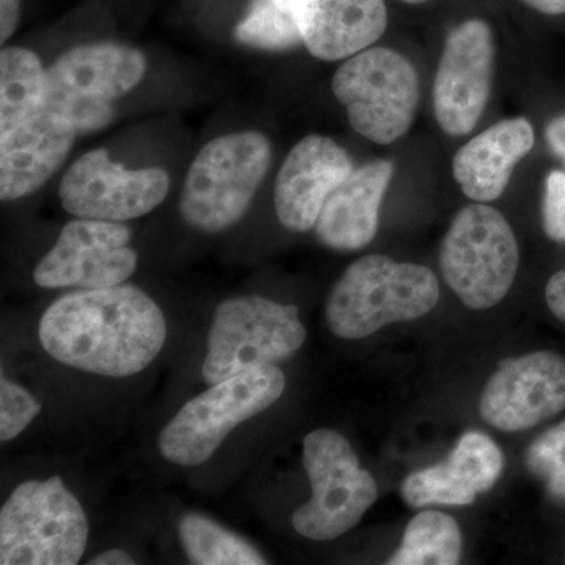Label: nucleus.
Wrapping results in <instances>:
<instances>
[{
  "label": "nucleus",
  "mask_w": 565,
  "mask_h": 565,
  "mask_svg": "<svg viewBox=\"0 0 565 565\" xmlns=\"http://www.w3.org/2000/svg\"><path fill=\"white\" fill-rule=\"evenodd\" d=\"M166 340L161 308L132 285L65 294L40 321L41 345L52 359L106 377L139 374Z\"/></svg>",
  "instance_id": "1"
},
{
  "label": "nucleus",
  "mask_w": 565,
  "mask_h": 565,
  "mask_svg": "<svg viewBox=\"0 0 565 565\" xmlns=\"http://www.w3.org/2000/svg\"><path fill=\"white\" fill-rule=\"evenodd\" d=\"M440 286L433 270L370 255L352 263L333 286L326 305L330 332L362 340L394 322L415 321L434 310Z\"/></svg>",
  "instance_id": "2"
},
{
  "label": "nucleus",
  "mask_w": 565,
  "mask_h": 565,
  "mask_svg": "<svg viewBox=\"0 0 565 565\" xmlns=\"http://www.w3.org/2000/svg\"><path fill=\"white\" fill-rule=\"evenodd\" d=\"M273 162V145L258 131L215 137L199 151L182 185V218L203 233H222L247 214Z\"/></svg>",
  "instance_id": "3"
},
{
  "label": "nucleus",
  "mask_w": 565,
  "mask_h": 565,
  "mask_svg": "<svg viewBox=\"0 0 565 565\" xmlns=\"http://www.w3.org/2000/svg\"><path fill=\"white\" fill-rule=\"evenodd\" d=\"M87 542L84 508L58 476L22 482L0 511L2 565H74Z\"/></svg>",
  "instance_id": "4"
},
{
  "label": "nucleus",
  "mask_w": 565,
  "mask_h": 565,
  "mask_svg": "<svg viewBox=\"0 0 565 565\" xmlns=\"http://www.w3.org/2000/svg\"><path fill=\"white\" fill-rule=\"evenodd\" d=\"M285 388V374L275 364L212 384L163 427L159 451L169 462L199 467L211 459L234 427L273 407Z\"/></svg>",
  "instance_id": "5"
},
{
  "label": "nucleus",
  "mask_w": 565,
  "mask_h": 565,
  "mask_svg": "<svg viewBox=\"0 0 565 565\" xmlns=\"http://www.w3.org/2000/svg\"><path fill=\"white\" fill-rule=\"evenodd\" d=\"M139 50L114 43L81 44L46 70L44 107L57 111L79 134L107 128L114 103L131 93L147 73Z\"/></svg>",
  "instance_id": "6"
},
{
  "label": "nucleus",
  "mask_w": 565,
  "mask_h": 565,
  "mask_svg": "<svg viewBox=\"0 0 565 565\" xmlns=\"http://www.w3.org/2000/svg\"><path fill=\"white\" fill-rule=\"evenodd\" d=\"M307 329L296 305H282L259 296L233 297L215 310L203 379L217 384L233 375L285 362L302 348Z\"/></svg>",
  "instance_id": "7"
},
{
  "label": "nucleus",
  "mask_w": 565,
  "mask_h": 565,
  "mask_svg": "<svg viewBox=\"0 0 565 565\" xmlns=\"http://www.w3.org/2000/svg\"><path fill=\"white\" fill-rule=\"evenodd\" d=\"M515 234L500 211L465 206L446 233L440 252L445 281L471 310H489L508 296L519 270Z\"/></svg>",
  "instance_id": "8"
},
{
  "label": "nucleus",
  "mask_w": 565,
  "mask_h": 565,
  "mask_svg": "<svg viewBox=\"0 0 565 565\" xmlns=\"http://www.w3.org/2000/svg\"><path fill=\"white\" fill-rule=\"evenodd\" d=\"M303 465L311 500L292 514L297 534L316 542L333 541L359 525L377 500V484L360 467L351 444L337 430L318 429L305 437Z\"/></svg>",
  "instance_id": "9"
},
{
  "label": "nucleus",
  "mask_w": 565,
  "mask_h": 565,
  "mask_svg": "<svg viewBox=\"0 0 565 565\" xmlns=\"http://www.w3.org/2000/svg\"><path fill=\"white\" fill-rule=\"evenodd\" d=\"M334 98L364 139L379 145L399 140L414 122L419 102L418 74L399 52L367 47L334 73Z\"/></svg>",
  "instance_id": "10"
},
{
  "label": "nucleus",
  "mask_w": 565,
  "mask_h": 565,
  "mask_svg": "<svg viewBox=\"0 0 565 565\" xmlns=\"http://www.w3.org/2000/svg\"><path fill=\"white\" fill-rule=\"evenodd\" d=\"M169 191L166 170H128L111 161L106 150H93L63 174L58 196L74 217L126 222L150 214Z\"/></svg>",
  "instance_id": "11"
},
{
  "label": "nucleus",
  "mask_w": 565,
  "mask_h": 565,
  "mask_svg": "<svg viewBox=\"0 0 565 565\" xmlns=\"http://www.w3.org/2000/svg\"><path fill=\"white\" fill-rule=\"evenodd\" d=\"M132 232L125 222L79 218L63 226L54 247L33 270L41 288L103 289L122 285L136 273Z\"/></svg>",
  "instance_id": "12"
},
{
  "label": "nucleus",
  "mask_w": 565,
  "mask_h": 565,
  "mask_svg": "<svg viewBox=\"0 0 565 565\" xmlns=\"http://www.w3.org/2000/svg\"><path fill=\"white\" fill-rule=\"evenodd\" d=\"M493 70L489 25L481 20L457 25L446 39L433 92L435 117L448 136L473 131L492 92Z\"/></svg>",
  "instance_id": "13"
},
{
  "label": "nucleus",
  "mask_w": 565,
  "mask_h": 565,
  "mask_svg": "<svg viewBox=\"0 0 565 565\" xmlns=\"http://www.w3.org/2000/svg\"><path fill=\"white\" fill-rule=\"evenodd\" d=\"M565 408V359L541 351L500 363L482 392L479 412L503 433H522Z\"/></svg>",
  "instance_id": "14"
},
{
  "label": "nucleus",
  "mask_w": 565,
  "mask_h": 565,
  "mask_svg": "<svg viewBox=\"0 0 565 565\" xmlns=\"http://www.w3.org/2000/svg\"><path fill=\"white\" fill-rule=\"evenodd\" d=\"M353 172L348 151L323 136H308L294 145L275 182L278 221L294 233L313 230L330 193Z\"/></svg>",
  "instance_id": "15"
},
{
  "label": "nucleus",
  "mask_w": 565,
  "mask_h": 565,
  "mask_svg": "<svg viewBox=\"0 0 565 565\" xmlns=\"http://www.w3.org/2000/svg\"><path fill=\"white\" fill-rule=\"evenodd\" d=\"M291 14L303 46L319 61L352 57L381 39L388 17L384 0H275Z\"/></svg>",
  "instance_id": "16"
},
{
  "label": "nucleus",
  "mask_w": 565,
  "mask_h": 565,
  "mask_svg": "<svg viewBox=\"0 0 565 565\" xmlns=\"http://www.w3.org/2000/svg\"><path fill=\"white\" fill-rule=\"evenodd\" d=\"M77 132L43 107L18 128L0 134V199L14 202L39 191L68 158Z\"/></svg>",
  "instance_id": "17"
},
{
  "label": "nucleus",
  "mask_w": 565,
  "mask_h": 565,
  "mask_svg": "<svg viewBox=\"0 0 565 565\" xmlns=\"http://www.w3.org/2000/svg\"><path fill=\"white\" fill-rule=\"evenodd\" d=\"M393 173L390 161L353 169L323 203L315 226L321 244L338 252L366 247L377 233L379 211Z\"/></svg>",
  "instance_id": "18"
},
{
  "label": "nucleus",
  "mask_w": 565,
  "mask_h": 565,
  "mask_svg": "<svg viewBox=\"0 0 565 565\" xmlns=\"http://www.w3.org/2000/svg\"><path fill=\"white\" fill-rule=\"evenodd\" d=\"M534 147V129L525 118L490 126L465 143L452 161V173L468 199L489 203L508 188L516 163Z\"/></svg>",
  "instance_id": "19"
},
{
  "label": "nucleus",
  "mask_w": 565,
  "mask_h": 565,
  "mask_svg": "<svg viewBox=\"0 0 565 565\" xmlns=\"http://www.w3.org/2000/svg\"><path fill=\"white\" fill-rule=\"evenodd\" d=\"M46 70L39 55L24 47L9 46L0 52V134L33 117L44 107Z\"/></svg>",
  "instance_id": "20"
},
{
  "label": "nucleus",
  "mask_w": 565,
  "mask_h": 565,
  "mask_svg": "<svg viewBox=\"0 0 565 565\" xmlns=\"http://www.w3.org/2000/svg\"><path fill=\"white\" fill-rule=\"evenodd\" d=\"M462 556V533L452 516L423 511L405 527L390 565H455Z\"/></svg>",
  "instance_id": "21"
},
{
  "label": "nucleus",
  "mask_w": 565,
  "mask_h": 565,
  "mask_svg": "<svg viewBox=\"0 0 565 565\" xmlns=\"http://www.w3.org/2000/svg\"><path fill=\"white\" fill-rule=\"evenodd\" d=\"M185 555L196 565H263L266 559L245 539L202 514H185L180 522Z\"/></svg>",
  "instance_id": "22"
},
{
  "label": "nucleus",
  "mask_w": 565,
  "mask_h": 565,
  "mask_svg": "<svg viewBox=\"0 0 565 565\" xmlns=\"http://www.w3.org/2000/svg\"><path fill=\"white\" fill-rule=\"evenodd\" d=\"M233 36L243 46L259 51H289L303 44L291 14L275 0H250L247 13L234 28Z\"/></svg>",
  "instance_id": "23"
},
{
  "label": "nucleus",
  "mask_w": 565,
  "mask_h": 565,
  "mask_svg": "<svg viewBox=\"0 0 565 565\" xmlns=\"http://www.w3.org/2000/svg\"><path fill=\"white\" fill-rule=\"evenodd\" d=\"M445 462L457 479L476 494L492 489L504 467L500 448L481 433L465 434Z\"/></svg>",
  "instance_id": "24"
},
{
  "label": "nucleus",
  "mask_w": 565,
  "mask_h": 565,
  "mask_svg": "<svg viewBox=\"0 0 565 565\" xmlns=\"http://www.w3.org/2000/svg\"><path fill=\"white\" fill-rule=\"evenodd\" d=\"M401 493L411 508H426L433 504L470 505L478 497L473 490L457 479L446 462L407 476L401 487Z\"/></svg>",
  "instance_id": "25"
},
{
  "label": "nucleus",
  "mask_w": 565,
  "mask_h": 565,
  "mask_svg": "<svg viewBox=\"0 0 565 565\" xmlns=\"http://www.w3.org/2000/svg\"><path fill=\"white\" fill-rule=\"evenodd\" d=\"M526 465L544 479L552 497L565 500V422L535 438L527 448Z\"/></svg>",
  "instance_id": "26"
},
{
  "label": "nucleus",
  "mask_w": 565,
  "mask_h": 565,
  "mask_svg": "<svg viewBox=\"0 0 565 565\" xmlns=\"http://www.w3.org/2000/svg\"><path fill=\"white\" fill-rule=\"evenodd\" d=\"M41 405L28 390L2 377L0 381V440L10 441L40 415Z\"/></svg>",
  "instance_id": "27"
},
{
  "label": "nucleus",
  "mask_w": 565,
  "mask_h": 565,
  "mask_svg": "<svg viewBox=\"0 0 565 565\" xmlns=\"http://www.w3.org/2000/svg\"><path fill=\"white\" fill-rule=\"evenodd\" d=\"M542 215L546 236L565 243V173L559 170L546 177Z\"/></svg>",
  "instance_id": "28"
},
{
  "label": "nucleus",
  "mask_w": 565,
  "mask_h": 565,
  "mask_svg": "<svg viewBox=\"0 0 565 565\" xmlns=\"http://www.w3.org/2000/svg\"><path fill=\"white\" fill-rule=\"evenodd\" d=\"M550 311L565 323V269L550 278L545 289Z\"/></svg>",
  "instance_id": "29"
},
{
  "label": "nucleus",
  "mask_w": 565,
  "mask_h": 565,
  "mask_svg": "<svg viewBox=\"0 0 565 565\" xmlns=\"http://www.w3.org/2000/svg\"><path fill=\"white\" fill-rule=\"evenodd\" d=\"M21 18V0H0V41L7 43L17 32Z\"/></svg>",
  "instance_id": "30"
},
{
  "label": "nucleus",
  "mask_w": 565,
  "mask_h": 565,
  "mask_svg": "<svg viewBox=\"0 0 565 565\" xmlns=\"http://www.w3.org/2000/svg\"><path fill=\"white\" fill-rule=\"evenodd\" d=\"M95 565H131L134 564L132 556L129 553L122 552L120 548L107 550L102 555L93 557L90 563Z\"/></svg>",
  "instance_id": "31"
},
{
  "label": "nucleus",
  "mask_w": 565,
  "mask_h": 565,
  "mask_svg": "<svg viewBox=\"0 0 565 565\" xmlns=\"http://www.w3.org/2000/svg\"><path fill=\"white\" fill-rule=\"evenodd\" d=\"M520 2L544 14L565 13V0H520Z\"/></svg>",
  "instance_id": "32"
},
{
  "label": "nucleus",
  "mask_w": 565,
  "mask_h": 565,
  "mask_svg": "<svg viewBox=\"0 0 565 565\" xmlns=\"http://www.w3.org/2000/svg\"><path fill=\"white\" fill-rule=\"evenodd\" d=\"M405 3H412V6H418V3H426L429 2V0H403Z\"/></svg>",
  "instance_id": "33"
},
{
  "label": "nucleus",
  "mask_w": 565,
  "mask_h": 565,
  "mask_svg": "<svg viewBox=\"0 0 565 565\" xmlns=\"http://www.w3.org/2000/svg\"><path fill=\"white\" fill-rule=\"evenodd\" d=\"M563 159H564V163H565V152H564Z\"/></svg>",
  "instance_id": "34"
}]
</instances>
